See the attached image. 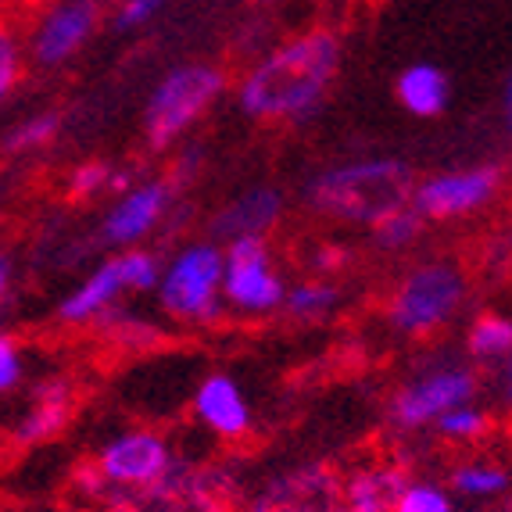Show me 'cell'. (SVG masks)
Returning a JSON list of instances; mask_svg holds the SVG:
<instances>
[{
	"instance_id": "cell-13",
	"label": "cell",
	"mask_w": 512,
	"mask_h": 512,
	"mask_svg": "<svg viewBox=\"0 0 512 512\" xmlns=\"http://www.w3.org/2000/svg\"><path fill=\"white\" fill-rule=\"evenodd\" d=\"M283 215V194L273 187H251L240 197H233L212 219V233L222 237V244L240 237H265Z\"/></svg>"
},
{
	"instance_id": "cell-28",
	"label": "cell",
	"mask_w": 512,
	"mask_h": 512,
	"mask_svg": "<svg viewBox=\"0 0 512 512\" xmlns=\"http://www.w3.org/2000/svg\"><path fill=\"white\" fill-rule=\"evenodd\" d=\"M111 187V169L108 165H83V169H76L72 172V183H69V190H72V197H97L101 190H108Z\"/></svg>"
},
{
	"instance_id": "cell-15",
	"label": "cell",
	"mask_w": 512,
	"mask_h": 512,
	"mask_svg": "<svg viewBox=\"0 0 512 512\" xmlns=\"http://www.w3.org/2000/svg\"><path fill=\"white\" fill-rule=\"evenodd\" d=\"M394 97H398V104H402L409 115H416V119H437V115L448 108V101H452V83H448V76H444L437 65L416 61V65L398 72V79H394Z\"/></svg>"
},
{
	"instance_id": "cell-5",
	"label": "cell",
	"mask_w": 512,
	"mask_h": 512,
	"mask_svg": "<svg viewBox=\"0 0 512 512\" xmlns=\"http://www.w3.org/2000/svg\"><path fill=\"white\" fill-rule=\"evenodd\" d=\"M466 301V276L452 262H427L416 265L391 298L387 319L405 337H427L452 323Z\"/></svg>"
},
{
	"instance_id": "cell-12",
	"label": "cell",
	"mask_w": 512,
	"mask_h": 512,
	"mask_svg": "<svg viewBox=\"0 0 512 512\" xmlns=\"http://www.w3.org/2000/svg\"><path fill=\"white\" fill-rule=\"evenodd\" d=\"M190 409L215 437H226V441H237V437H244L251 430L248 398H244V391H240V384L230 373H208L197 384Z\"/></svg>"
},
{
	"instance_id": "cell-26",
	"label": "cell",
	"mask_w": 512,
	"mask_h": 512,
	"mask_svg": "<svg viewBox=\"0 0 512 512\" xmlns=\"http://www.w3.org/2000/svg\"><path fill=\"white\" fill-rule=\"evenodd\" d=\"M22 380H26V351L11 333H4L0 337V391L11 394Z\"/></svg>"
},
{
	"instance_id": "cell-22",
	"label": "cell",
	"mask_w": 512,
	"mask_h": 512,
	"mask_svg": "<svg viewBox=\"0 0 512 512\" xmlns=\"http://www.w3.org/2000/svg\"><path fill=\"white\" fill-rule=\"evenodd\" d=\"M491 427V416L477 405H459V409L444 412L441 419L434 423V434L444 437V441H459V444H470V441H480Z\"/></svg>"
},
{
	"instance_id": "cell-3",
	"label": "cell",
	"mask_w": 512,
	"mask_h": 512,
	"mask_svg": "<svg viewBox=\"0 0 512 512\" xmlns=\"http://www.w3.org/2000/svg\"><path fill=\"white\" fill-rule=\"evenodd\" d=\"M222 280H226V248H219L215 240H194L165 265L158 305L165 316L180 323H208L226 305Z\"/></svg>"
},
{
	"instance_id": "cell-16",
	"label": "cell",
	"mask_w": 512,
	"mask_h": 512,
	"mask_svg": "<svg viewBox=\"0 0 512 512\" xmlns=\"http://www.w3.org/2000/svg\"><path fill=\"white\" fill-rule=\"evenodd\" d=\"M512 487V473L498 462H462L452 470V495L470 498V502H491V498H502Z\"/></svg>"
},
{
	"instance_id": "cell-21",
	"label": "cell",
	"mask_w": 512,
	"mask_h": 512,
	"mask_svg": "<svg viewBox=\"0 0 512 512\" xmlns=\"http://www.w3.org/2000/svg\"><path fill=\"white\" fill-rule=\"evenodd\" d=\"M337 301H341V294H337L333 283L305 280V283H298V287L287 291V305L283 308H287L294 319H323L326 312L337 308Z\"/></svg>"
},
{
	"instance_id": "cell-17",
	"label": "cell",
	"mask_w": 512,
	"mask_h": 512,
	"mask_svg": "<svg viewBox=\"0 0 512 512\" xmlns=\"http://www.w3.org/2000/svg\"><path fill=\"white\" fill-rule=\"evenodd\" d=\"M466 351L477 362H498L502 366L512 355V319L498 312H484L466 330Z\"/></svg>"
},
{
	"instance_id": "cell-2",
	"label": "cell",
	"mask_w": 512,
	"mask_h": 512,
	"mask_svg": "<svg viewBox=\"0 0 512 512\" xmlns=\"http://www.w3.org/2000/svg\"><path fill=\"white\" fill-rule=\"evenodd\" d=\"M412 194L416 187H412L409 165L398 158H359V162L337 165L308 187V197L319 212L344 222H366V226H376L398 208L412 205Z\"/></svg>"
},
{
	"instance_id": "cell-14",
	"label": "cell",
	"mask_w": 512,
	"mask_h": 512,
	"mask_svg": "<svg viewBox=\"0 0 512 512\" xmlns=\"http://www.w3.org/2000/svg\"><path fill=\"white\" fill-rule=\"evenodd\" d=\"M126 294V283H122V269H119V258H108L94 269V273L86 276L79 283L76 291L58 305V319L61 323H90V319L104 316L115 301Z\"/></svg>"
},
{
	"instance_id": "cell-23",
	"label": "cell",
	"mask_w": 512,
	"mask_h": 512,
	"mask_svg": "<svg viewBox=\"0 0 512 512\" xmlns=\"http://www.w3.org/2000/svg\"><path fill=\"white\" fill-rule=\"evenodd\" d=\"M119 269H122V283H126V291H158V283H162L165 265L144 248H126L119 251Z\"/></svg>"
},
{
	"instance_id": "cell-20",
	"label": "cell",
	"mask_w": 512,
	"mask_h": 512,
	"mask_svg": "<svg viewBox=\"0 0 512 512\" xmlns=\"http://www.w3.org/2000/svg\"><path fill=\"white\" fill-rule=\"evenodd\" d=\"M423 222H427V215L419 212L416 205H405V208H398L394 215H387L384 222H376L373 240L384 251H405L419 240V233H423Z\"/></svg>"
},
{
	"instance_id": "cell-31",
	"label": "cell",
	"mask_w": 512,
	"mask_h": 512,
	"mask_svg": "<svg viewBox=\"0 0 512 512\" xmlns=\"http://www.w3.org/2000/svg\"><path fill=\"white\" fill-rule=\"evenodd\" d=\"M502 122H505V129L512 133V69H509L505 86H502Z\"/></svg>"
},
{
	"instance_id": "cell-4",
	"label": "cell",
	"mask_w": 512,
	"mask_h": 512,
	"mask_svg": "<svg viewBox=\"0 0 512 512\" xmlns=\"http://www.w3.org/2000/svg\"><path fill=\"white\" fill-rule=\"evenodd\" d=\"M226 90V76L215 65L194 61L169 69L147 97L144 133L151 147H169L194 126Z\"/></svg>"
},
{
	"instance_id": "cell-10",
	"label": "cell",
	"mask_w": 512,
	"mask_h": 512,
	"mask_svg": "<svg viewBox=\"0 0 512 512\" xmlns=\"http://www.w3.org/2000/svg\"><path fill=\"white\" fill-rule=\"evenodd\" d=\"M172 466V448L154 430H126L111 437L97 455V470L108 484L122 487H154L162 484Z\"/></svg>"
},
{
	"instance_id": "cell-34",
	"label": "cell",
	"mask_w": 512,
	"mask_h": 512,
	"mask_svg": "<svg viewBox=\"0 0 512 512\" xmlns=\"http://www.w3.org/2000/svg\"><path fill=\"white\" fill-rule=\"evenodd\" d=\"M115 4H119V0H115Z\"/></svg>"
},
{
	"instance_id": "cell-24",
	"label": "cell",
	"mask_w": 512,
	"mask_h": 512,
	"mask_svg": "<svg viewBox=\"0 0 512 512\" xmlns=\"http://www.w3.org/2000/svg\"><path fill=\"white\" fill-rule=\"evenodd\" d=\"M61 129V115L54 111H40V115H29L26 122H18L8 133V154H29L47 147Z\"/></svg>"
},
{
	"instance_id": "cell-18",
	"label": "cell",
	"mask_w": 512,
	"mask_h": 512,
	"mask_svg": "<svg viewBox=\"0 0 512 512\" xmlns=\"http://www.w3.org/2000/svg\"><path fill=\"white\" fill-rule=\"evenodd\" d=\"M65 416H69V394L61 391V387H54V391L40 394L33 405H29V412L15 423V437L22 444H33V441H43V437H51L54 430L65 423Z\"/></svg>"
},
{
	"instance_id": "cell-9",
	"label": "cell",
	"mask_w": 512,
	"mask_h": 512,
	"mask_svg": "<svg viewBox=\"0 0 512 512\" xmlns=\"http://www.w3.org/2000/svg\"><path fill=\"white\" fill-rule=\"evenodd\" d=\"M502 190V169L498 165H466V169H448L416 183L412 205L427 219H462V215L480 212L495 201Z\"/></svg>"
},
{
	"instance_id": "cell-8",
	"label": "cell",
	"mask_w": 512,
	"mask_h": 512,
	"mask_svg": "<svg viewBox=\"0 0 512 512\" xmlns=\"http://www.w3.org/2000/svg\"><path fill=\"white\" fill-rule=\"evenodd\" d=\"M101 26V0H51L29 33L36 69H61L83 51Z\"/></svg>"
},
{
	"instance_id": "cell-27",
	"label": "cell",
	"mask_w": 512,
	"mask_h": 512,
	"mask_svg": "<svg viewBox=\"0 0 512 512\" xmlns=\"http://www.w3.org/2000/svg\"><path fill=\"white\" fill-rule=\"evenodd\" d=\"M165 0H119L115 4V29H140L147 26Z\"/></svg>"
},
{
	"instance_id": "cell-19",
	"label": "cell",
	"mask_w": 512,
	"mask_h": 512,
	"mask_svg": "<svg viewBox=\"0 0 512 512\" xmlns=\"http://www.w3.org/2000/svg\"><path fill=\"white\" fill-rule=\"evenodd\" d=\"M409 484H402L398 473H369L366 480L351 487V509L355 512H394L398 498Z\"/></svg>"
},
{
	"instance_id": "cell-33",
	"label": "cell",
	"mask_w": 512,
	"mask_h": 512,
	"mask_svg": "<svg viewBox=\"0 0 512 512\" xmlns=\"http://www.w3.org/2000/svg\"><path fill=\"white\" fill-rule=\"evenodd\" d=\"M258 4H273V0H258Z\"/></svg>"
},
{
	"instance_id": "cell-7",
	"label": "cell",
	"mask_w": 512,
	"mask_h": 512,
	"mask_svg": "<svg viewBox=\"0 0 512 512\" xmlns=\"http://www.w3.org/2000/svg\"><path fill=\"white\" fill-rule=\"evenodd\" d=\"M480 391V380L470 366L448 362V366H434L427 373L412 376L402 391L394 394L391 402V419L402 430H419L434 427L444 412L470 405Z\"/></svg>"
},
{
	"instance_id": "cell-25",
	"label": "cell",
	"mask_w": 512,
	"mask_h": 512,
	"mask_svg": "<svg viewBox=\"0 0 512 512\" xmlns=\"http://www.w3.org/2000/svg\"><path fill=\"white\" fill-rule=\"evenodd\" d=\"M394 512H455V502L444 487L423 480V484L405 487L398 505H394Z\"/></svg>"
},
{
	"instance_id": "cell-29",
	"label": "cell",
	"mask_w": 512,
	"mask_h": 512,
	"mask_svg": "<svg viewBox=\"0 0 512 512\" xmlns=\"http://www.w3.org/2000/svg\"><path fill=\"white\" fill-rule=\"evenodd\" d=\"M18 69H22V54H18V43L11 33L0 36V94L11 97L18 83Z\"/></svg>"
},
{
	"instance_id": "cell-11",
	"label": "cell",
	"mask_w": 512,
	"mask_h": 512,
	"mask_svg": "<svg viewBox=\"0 0 512 512\" xmlns=\"http://www.w3.org/2000/svg\"><path fill=\"white\" fill-rule=\"evenodd\" d=\"M172 190L169 183L151 180L140 183V187H129L126 194L115 201V205L104 212L101 219V240L111 248H137L140 240L162 222V215L169 212Z\"/></svg>"
},
{
	"instance_id": "cell-1",
	"label": "cell",
	"mask_w": 512,
	"mask_h": 512,
	"mask_svg": "<svg viewBox=\"0 0 512 512\" xmlns=\"http://www.w3.org/2000/svg\"><path fill=\"white\" fill-rule=\"evenodd\" d=\"M341 69V40L330 29L291 36L273 54H265L240 79L237 101L251 119L298 122L316 115Z\"/></svg>"
},
{
	"instance_id": "cell-30",
	"label": "cell",
	"mask_w": 512,
	"mask_h": 512,
	"mask_svg": "<svg viewBox=\"0 0 512 512\" xmlns=\"http://www.w3.org/2000/svg\"><path fill=\"white\" fill-rule=\"evenodd\" d=\"M498 394H502V402L512 409V355L498 366Z\"/></svg>"
},
{
	"instance_id": "cell-6",
	"label": "cell",
	"mask_w": 512,
	"mask_h": 512,
	"mask_svg": "<svg viewBox=\"0 0 512 512\" xmlns=\"http://www.w3.org/2000/svg\"><path fill=\"white\" fill-rule=\"evenodd\" d=\"M287 283L273 269V258L262 237H240L226 244V280L222 298L244 316H265L287 305Z\"/></svg>"
},
{
	"instance_id": "cell-32",
	"label": "cell",
	"mask_w": 512,
	"mask_h": 512,
	"mask_svg": "<svg viewBox=\"0 0 512 512\" xmlns=\"http://www.w3.org/2000/svg\"><path fill=\"white\" fill-rule=\"evenodd\" d=\"M104 512H137V509H129V505H111V509H104Z\"/></svg>"
}]
</instances>
